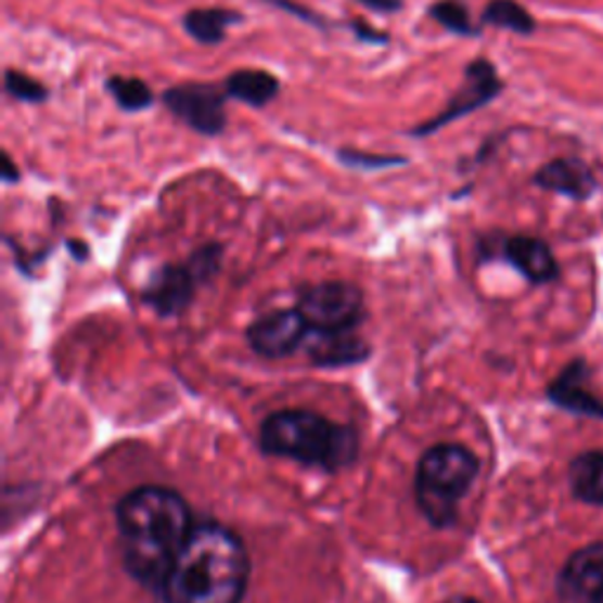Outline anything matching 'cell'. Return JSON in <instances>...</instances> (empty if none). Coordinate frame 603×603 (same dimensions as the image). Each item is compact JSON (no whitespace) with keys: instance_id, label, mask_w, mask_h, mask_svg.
<instances>
[{"instance_id":"obj_14","label":"cell","mask_w":603,"mask_h":603,"mask_svg":"<svg viewBox=\"0 0 603 603\" xmlns=\"http://www.w3.org/2000/svg\"><path fill=\"white\" fill-rule=\"evenodd\" d=\"M224 92L229 100L262 108L279 98L281 80L262 68H241V72L227 76Z\"/></svg>"},{"instance_id":"obj_15","label":"cell","mask_w":603,"mask_h":603,"mask_svg":"<svg viewBox=\"0 0 603 603\" xmlns=\"http://www.w3.org/2000/svg\"><path fill=\"white\" fill-rule=\"evenodd\" d=\"M311 361L319 365H347L365 359L368 347L354 333H311L307 337Z\"/></svg>"},{"instance_id":"obj_17","label":"cell","mask_w":603,"mask_h":603,"mask_svg":"<svg viewBox=\"0 0 603 603\" xmlns=\"http://www.w3.org/2000/svg\"><path fill=\"white\" fill-rule=\"evenodd\" d=\"M482 22L490 26H500V29H510L518 36H530L536 31V20H533L530 12L524 5H518L516 0H490L484 8Z\"/></svg>"},{"instance_id":"obj_6","label":"cell","mask_w":603,"mask_h":603,"mask_svg":"<svg viewBox=\"0 0 603 603\" xmlns=\"http://www.w3.org/2000/svg\"><path fill=\"white\" fill-rule=\"evenodd\" d=\"M502 92V80L498 76V68L488 60H474L464 66V84L458 88V92L452 94L448 106L441 114H436L427 123L410 130L413 137H429L438 132L441 128L450 126L464 116H470L478 108L490 104Z\"/></svg>"},{"instance_id":"obj_19","label":"cell","mask_w":603,"mask_h":603,"mask_svg":"<svg viewBox=\"0 0 603 603\" xmlns=\"http://www.w3.org/2000/svg\"><path fill=\"white\" fill-rule=\"evenodd\" d=\"M427 12L436 24H441L444 29H448L450 34L467 36V38L482 34L472 24V15H470L467 5L460 3V0H438V3H434Z\"/></svg>"},{"instance_id":"obj_12","label":"cell","mask_w":603,"mask_h":603,"mask_svg":"<svg viewBox=\"0 0 603 603\" xmlns=\"http://www.w3.org/2000/svg\"><path fill=\"white\" fill-rule=\"evenodd\" d=\"M198 281H203V277L191 262L182 267H163L151 279L144 297L158 313L170 317V313L182 311L189 305Z\"/></svg>"},{"instance_id":"obj_13","label":"cell","mask_w":603,"mask_h":603,"mask_svg":"<svg viewBox=\"0 0 603 603\" xmlns=\"http://www.w3.org/2000/svg\"><path fill=\"white\" fill-rule=\"evenodd\" d=\"M536 184L575 201L589 198L596 189L594 172L580 158H556L547 163L538 170Z\"/></svg>"},{"instance_id":"obj_20","label":"cell","mask_w":603,"mask_h":603,"mask_svg":"<svg viewBox=\"0 0 603 603\" xmlns=\"http://www.w3.org/2000/svg\"><path fill=\"white\" fill-rule=\"evenodd\" d=\"M5 92L10 98H15L26 104H38L48 100V88L43 84H38L29 74L15 72V68H8L5 72Z\"/></svg>"},{"instance_id":"obj_26","label":"cell","mask_w":603,"mask_h":603,"mask_svg":"<svg viewBox=\"0 0 603 603\" xmlns=\"http://www.w3.org/2000/svg\"><path fill=\"white\" fill-rule=\"evenodd\" d=\"M444 603H482V601H476V599H472V596H450V599H446Z\"/></svg>"},{"instance_id":"obj_1","label":"cell","mask_w":603,"mask_h":603,"mask_svg":"<svg viewBox=\"0 0 603 603\" xmlns=\"http://www.w3.org/2000/svg\"><path fill=\"white\" fill-rule=\"evenodd\" d=\"M123 566L144 589L161 594L163 582L194 530L180 492L142 486L116 506Z\"/></svg>"},{"instance_id":"obj_8","label":"cell","mask_w":603,"mask_h":603,"mask_svg":"<svg viewBox=\"0 0 603 603\" xmlns=\"http://www.w3.org/2000/svg\"><path fill=\"white\" fill-rule=\"evenodd\" d=\"M227 92L213 84H182L163 92V104L198 134L217 137L227 128Z\"/></svg>"},{"instance_id":"obj_22","label":"cell","mask_w":603,"mask_h":603,"mask_svg":"<svg viewBox=\"0 0 603 603\" xmlns=\"http://www.w3.org/2000/svg\"><path fill=\"white\" fill-rule=\"evenodd\" d=\"M265 3L273 5V8H279L283 12H287V15H295L297 20H302L305 24H311V26H317V29H328V22L325 17L317 15V12L305 8V5H297L295 0H265Z\"/></svg>"},{"instance_id":"obj_10","label":"cell","mask_w":603,"mask_h":603,"mask_svg":"<svg viewBox=\"0 0 603 603\" xmlns=\"http://www.w3.org/2000/svg\"><path fill=\"white\" fill-rule=\"evenodd\" d=\"M492 257H502L510 262L526 281L544 285L559 277V262L552 255L550 245L533 236H510L500 243V251Z\"/></svg>"},{"instance_id":"obj_5","label":"cell","mask_w":603,"mask_h":603,"mask_svg":"<svg viewBox=\"0 0 603 603\" xmlns=\"http://www.w3.org/2000/svg\"><path fill=\"white\" fill-rule=\"evenodd\" d=\"M297 309L311 333H354L363 321V293L347 281H323L299 293Z\"/></svg>"},{"instance_id":"obj_21","label":"cell","mask_w":603,"mask_h":603,"mask_svg":"<svg viewBox=\"0 0 603 603\" xmlns=\"http://www.w3.org/2000/svg\"><path fill=\"white\" fill-rule=\"evenodd\" d=\"M337 158L345 163L347 168H356V170H385L394 166H406L408 163V158L403 156L370 154V151H359V149H339Z\"/></svg>"},{"instance_id":"obj_7","label":"cell","mask_w":603,"mask_h":603,"mask_svg":"<svg viewBox=\"0 0 603 603\" xmlns=\"http://www.w3.org/2000/svg\"><path fill=\"white\" fill-rule=\"evenodd\" d=\"M556 603H603V540H589L561 561L554 575Z\"/></svg>"},{"instance_id":"obj_24","label":"cell","mask_w":603,"mask_h":603,"mask_svg":"<svg viewBox=\"0 0 603 603\" xmlns=\"http://www.w3.org/2000/svg\"><path fill=\"white\" fill-rule=\"evenodd\" d=\"M363 8L380 12V15H389V12H399L403 10V0H356Z\"/></svg>"},{"instance_id":"obj_9","label":"cell","mask_w":603,"mask_h":603,"mask_svg":"<svg viewBox=\"0 0 603 603\" xmlns=\"http://www.w3.org/2000/svg\"><path fill=\"white\" fill-rule=\"evenodd\" d=\"M307 337L309 323L299 309L267 313V317L257 319L248 331L251 347L267 359H283V356L295 354L302 345H307Z\"/></svg>"},{"instance_id":"obj_16","label":"cell","mask_w":603,"mask_h":603,"mask_svg":"<svg viewBox=\"0 0 603 603\" xmlns=\"http://www.w3.org/2000/svg\"><path fill=\"white\" fill-rule=\"evenodd\" d=\"M243 22V15L229 8H196L184 15V29L203 46H219L229 26Z\"/></svg>"},{"instance_id":"obj_18","label":"cell","mask_w":603,"mask_h":603,"mask_svg":"<svg viewBox=\"0 0 603 603\" xmlns=\"http://www.w3.org/2000/svg\"><path fill=\"white\" fill-rule=\"evenodd\" d=\"M106 90L123 112H144L154 104V92L144 84L142 78H126V76H108L106 78Z\"/></svg>"},{"instance_id":"obj_2","label":"cell","mask_w":603,"mask_h":603,"mask_svg":"<svg viewBox=\"0 0 603 603\" xmlns=\"http://www.w3.org/2000/svg\"><path fill=\"white\" fill-rule=\"evenodd\" d=\"M251 561L234 530L201 521L161 589L163 603H241Z\"/></svg>"},{"instance_id":"obj_3","label":"cell","mask_w":603,"mask_h":603,"mask_svg":"<svg viewBox=\"0 0 603 603\" xmlns=\"http://www.w3.org/2000/svg\"><path fill=\"white\" fill-rule=\"evenodd\" d=\"M259 444L269 456L295 460L305 467L337 472L359 456V436L311 410H279L265 420Z\"/></svg>"},{"instance_id":"obj_25","label":"cell","mask_w":603,"mask_h":603,"mask_svg":"<svg viewBox=\"0 0 603 603\" xmlns=\"http://www.w3.org/2000/svg\"><path fill=\"white\" fill-rule=\"evenodd\" d=\"M0 175H3V182L5 184L20 182V170H17L15 163H12V156L8 154V151L3 154V172H0Z\"/></svg>"},{"instance_id":"obj_4","label":"cell","mask_w":603,"mask_h":603,"mask_svg":"<svg viewBox=\"0 0 603 603\" xmlns=\"http://www.w3.org/2000/svg\"><path fill=\"white\" fill-rule=\"evenodd\" d=\"M482 462L470 448L441 444L429 448L418 462L415 500L434 528H450L458 521L460 502L476 482Z\"/></svg>"},{"instance_id":"obj_11","label":"cell","mask_w":603,"mask_h":603,"mask_svg":"<svg viewBox=\"0 0 603 603\" xmlns=\"http://www.w3.org/2000/svg\"><path fill=\"white\" fill-rule=\"evenodd\" d=\"M570 500L589 512H603V446L582 448L566 464Z\"/></svg>"},{"instance_id":"obj_23","label":"cell","mask_w":603,"mask_h":603,"mask_svg":"<svg viewBox=\"0 0 603 603\" xmlns=\"http://www.w3.org/2000/svg\"><path fill=\"white\" fill-rule=\"evenodd\" d=\"M351 31L354 36L363 40V43H373V46H387L389 43V34L387 31H380L375 26H370L363 20H351Z\"/></svg>"}]
</instances>
